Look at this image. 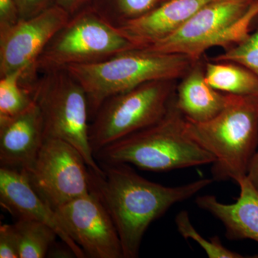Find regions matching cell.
I'll return each mask as SVG.
<instances>
[{
    "label": "cell",
    "instance_id": "1",
    "mask_svg": "<svg viewBox=\"0 0 258 258\" xmlns=\"http://www.w3.org/2000/svg\"><path fill=\"white\" fill-rule=\"evenodd\" d=\"M101 166L103 174L89 169L91 189L97 194L114 223L124 258L138 257L144 234L153 222L213 181L199 179L172 187L142 177L129 164Z\"/></svg>",
    "mask_w": 258,
    "mask_h": 258
},
{
    "label": "cell",
    "instance_id": "2",
    "mask_svg": "<svg viewBox=\"0 0 258 258\" xmlns=\"http://www.w3.org/2000/svg\"><path fill=\"white\" fill-rule=\"evenodd\" d=\"M102 164H126L146 171H166L212 164L215 158L188 134L175 96L162 119L96 154Z\"/></svg>",
    "mask_w": 258,
    "mask_h": 258
},
{
    "label": "cell",
    "instance_id": "3",
    "mask_svg": "<svg viewBox=\"0 0 258 258\" xmlns=\"http://www.w3.org/2000/svg\"><path fill=\"white\" fill-rule=\"evenodd\" d=\"M186 129L215 158L212 179L237 183L247 176L258 147V98L230 95L217 116L202 123L186 119Z\"/></svg>",
    "mask_w": 258,
    "mask_h": 258
},
{
    "label": "cell",
    "instance_id": "4",
    "mask_svg": "<svg viewBox=\"0 0 258 258\" xmlns=\"http://www.w3.org/2000/svg\"><path fill=\"white\" fill-rule=\"evenodd\" d=\"M195 62L184 54L134 48L108 60L96 63L74 64L66 70L84 88L90 115H94L110 97L150 81H179Z\"/></svg>",
    "mask_w": 258,
    "mask_h": 258
},
{
    "label": "cell",
    "instance_id": "5",
    "mask_svg": "<svg viewBox=\"0 0 258 258\" xmlns=\"http://www.w3.org/2000/svg\"><path fill=\"white\" fill-rule=\"evenodd\" d=\"M43 120L45 139L63 141L76 148L93 172L103 174L89 140L87 95L68 70L39 75L30 89Z\"/></svg>",
    "mask_w": 258,
    "mask_h": 258
},
{
    "label": "cell",
    "instance_id": "6",
    "mask_svg": "<svg viewBox=\"0 0 258 258\" xmlns=\"http://www.w3.org/2000/svg\"><path fill=\"white\" fill-rule=\"evenodd\" d=\"M256 0H216L202 8L177 31L144 47L163 53H179L194 61L211 47L227 49L242 41L258 16Z\"/></svg>",
    "mask_w": 258,
    "mask_h": 258
},
{
    "label": "cell",
    "instance_id": "7",
    "mask_svg": "<svg viewBox=\"0 0 258 258\" xmlns=\"http://www.w3.org/2000/svg\"><path fill=\"white\" fill-rule=\"evenodd\" d=\"M178 81H150L103 102L89 128L95 157L107 146L162 119L175 96Z\"/></svg>",
    "mask_w": 258,
    "mask_h": 258
},
{
    "label": "cell",
    "instance_id": "8",
    "mask_svg": "<svg viewBox=\"0 0 258 258\" xmlns=\"http://www.w3.org/2000/svg\"><path fill=\"white\" fill-rule=\"evenodd\" d=\"M137 48L117 27L90 6L70 18L50 40L35 64L38 74L74 64L96 63Z\"/></svg>",
    "mask_w": 258,
    "mask_h": 258
},
{
    "label": "cell",
    "instance_id": "9",
    "mask_svg": "<svg viewBox=\"0 0 258 258\" xmlns=\"http://www.w3.org/2000/svg\"><path fill=\"white\" fill-rule=\"evenodd\" d=\"M25 173L54 210L91 191L84 157L76 148L59 139H45L33 166Z\"/></svg>",
    "mask_w": 258,
    "mask_h": 258
},
{
    "label": "cell",
    "instance_id": "10",
    "mask_svg": "<svg viewBox=\"0 0 258 258\" xmlns=\"http://www.w3.org/2000/svg\"><path fill=\"white\" fill-rule=\"evenodd\" d=\"M71 18L56 5L33 18L0 27V77L23 71L22 85L30 90L40 75L35 70L37 60Z\"/></svg>",
    "mask_w": 258,
    "mask_h": 258
},
{
    "label": "cell",
    "instance_id": "11",
    "mask_svg": "<svg viewBox=\"0 0 258 258\" xmlns=\"http://www.w3.org/2000/svg\"><path fill=\"white\" fill-rule=\"evenodd\" d=\"M55 211L86 257L124 258L114 223L94 191L91 189Z\"/></svg>",
    "mask_w": 258,
    "mask_h": 258
},
{
    "label": "cell",
    "instance_id": "12",
    "mask_svg": "<svg viewBox=\"0 0 258 258\" xmlns=\"http://www.w3.org/2000/svg\"><path fill=\"white\" fill-rule=\"evenodd\" d=\"M0 204L18 218L35 220L49 226L74 250L76 257H86L64 228L55 210L34 189L26 173L0 168Z\"/></svg>",
    "mask_w": 258,
    "mask_h": 258
},
{
    "label": "cell",
    "instance_id": "13",
    "mask_svg": "<svg viewBox=\"0 0 258 258\" xmlns=\"http://www.w3.org/2000/svg\"><path fill=\"white\" fill-rule=\"evenodd\" d=\"M45 139L43 120L35 102L20 114L0 119L1 167L28 172Z\"/></svg>",
    "mask_w": 258,
    "mask_h": 258
},
{
    "label": "cell",
    "instance_id": "14",
    "mask_svg": "<svg viewBox=\"0 0 258 258\" xmlns=\"http://www.w3.org/2000/svg\"><path fill=\"white\" fill-rule=\"evenodd\" d=\"M216 0H169L118 29L137 48H144L172 35L202 8Z\"/></svg>",
    "mask_w": 258,
    "mask_h": 258
},
{
    "label": "cell",
    "instance_id": "15",
    "mask_svg": "<svg viewBox=\"0 0 258 258\" xmlns=\"http://www.w3.org/2000/svg\"><path fill=\"white\" fill-rule=\"evenodd\" d=\"M240 195L235 203H220L213 195L196 199L197 205L211 214L225 226L230 240L249 239L258 242V191L247 176L237 181Z\"/></svg>",
    "mask_w": 258,
    "mask_h": 258
},
{
    "label": "cell",
    "instance_id": "16",
    "mask_svg": "<svg viewBox=\"0 0 258 258\" xmlns=\"http://www.w3.org/2000/svg\"><path fill=\"white\" fill-rule=\"evenodd\" d=\"M205 56L195 61L176 86L175 103L186 120L206 122L225 108L230 94L212 87L205 77Z\"/></svg>",
    "mask_w": 258,
    "mask_h": 258
},
{
    "label": "cell",
    "instance_id": "17",
    "mask_svg": "<svg viewBox=\"0 0 258 258\" xmlns=\"http://www.w3.org/2000/svg\"><path fill=\"white\" fill-rule=\"evenodd\" d=\"M205 77L209 84L220 92L258 98V77L242 64L206 60Z\"/></svg>",
    "mask_w": 258,
    "mask_h": 258
},
{
    "label": "cell",
    "instance_id": "18",
    "mask_svg": "<svg viewBox=\"0 0 258 258\" xmlns=\"http://www.w3.org/2000/svg\"><path fill=\"white\" fill-rule=\"evenodd\" d=\"M14 226L18 235L20 258L47 257L51 246L58 237L49 226L35 220L18 218Z\"/></svg>",
    "mask_w": 258,
    "mask_h": 258
},
{
    "label": "cell",
    "instance_id": "19",
    "mask_svg": "<svg viewBox=\"0 0 258 258\" xmlns=\"http://www.w3.org/2000/svg\"><path fill=\"white\" fill-rule=\"evenodd\" d=\"M169 0H92L89 6L113 26L135 20L164 4Z\"/></svg>",
    "mask_w": 258,
    "mask_h": 258
},
{
    "label": "cell",
    "instance_id": "20",
    "mask_svg": "<svg viewBox=\"0 0 258 258\" xmlns=\"http://www.w3.org/2000/svg\"><path fill=\"white\" fill-rule=\"evenodd\" d=\"M23 71L0 77V119L26 111L35 103L31 93L21 83Z\"/></svg>",
    "mask_w": 258,
    "mask_h": 258
},
{
    "label": "cell",
    "instance_id": "21",
    "mask_svg": "<svg viewBox=\"0 0 258 258\" xmlns=\"http://www.w3.org/2000/svg\"><path fill=\"white\" fill-rule=\"evenodd\" d=\"M176 228L180 235L186 240H195L200 244L210 258H243L244 256L226 248L217 236L208 240L194 227L188 212L181 211L175 218Z\"/></svg>",
    "mask_w": 258,
    "mask_h": 258
},
{
    "label": "cell",
    "instance_id": "22",
    "mask_svg": "<svg viewBox=\"0 0 258 258\" xmlns=\"http://www.w3.org/2000/svg\"><path fill=\"white\" fill-rule=\"evenodd\" d=\"M256 27L242 41L225 49L222 53L212 57V61H228L242 64L258 77V16Z\"/></svg>",
    "mask_w": 258,
    "mask_h": 258
},
{
    "label": "cell",
    "instance_id": "23",
    "mask_svg": "<svg viewBox=\"0 0 258 258\" xmlns=\"http://www.w3.org/2000/svg\"><path fill=\"white\" fill-rule=\"evenodd\" d=\"M0 257H19L18 239L14 224H3L0 227Z\"/></svg>",
    "mask_w": 258,
    "mask_h": 258
},
{
    "label": "cell",
    "instance_id": "24",
    "mask_svg": "<svg viewBox=\"0 0 258 258\" xmlns=\"http://www.w3.org/2000/svg\"><path fill=\"white\" fill-rule=\"evenodd\" d=\"M20 20L33 18L57 5V0H15Z\"/></svg>",
    "mask_w": 258,
    "mask_h": 258
},
{
    "label": "cell",
    "instance_id": "25",
    "mask_svg": "<svg viewBox=\"0 0 258 258\" xmlns=\"http://www.w3.org/2000/svg\"><path fill=\"white\" fill-rule=\"evenodd\" d=\"M19 20L15 0H0V27L14 25Z\"/></svg>",
    "mask_w": 258,
    "mask_h": 258
},
{
    "label": "cell",
    "instance_id": "26",
    "mask_svg": "<svg viewBox=\"0 0 258 258\" xmlns=\"http://www.w3.org/2000/svg\"><path fill=\"white\" fill-rule=\"evenodd\" d=\"M91 1L92 0H57V5L72 17L89 6Z\"/></svg>",
    "mask_w": 258,
    "mask_h": 258
},
{
    "label": "cell",
    "instance_id": "27",
    "mask_svg": "<svg viewBox=\"0 0 258 258\" xmlns=\"http://www.w3.org/2000/svg\"><path fill=\"white\" fill-rule=\"evenodd\" d=\"M47 257H76V254L67 244H62L54 243L51 246Z\"/></svg>",
    "mask_w": 258,
    "mask_h": 258
},
{
    "label": "cell",
    "instance_id": "28",
    "mask_svg": "<svg viewBox=\"0 0 258 258\" xmlns=\"http://www.w3.org/2000/svg\"><path fill=\"white\" fill-rule=\"evenodd\" d=\"M247 178L258 191V147L249 165Z\"/></svg>",
    "mask_w": 258,
    "mask_h": 258
}]
</instances>
